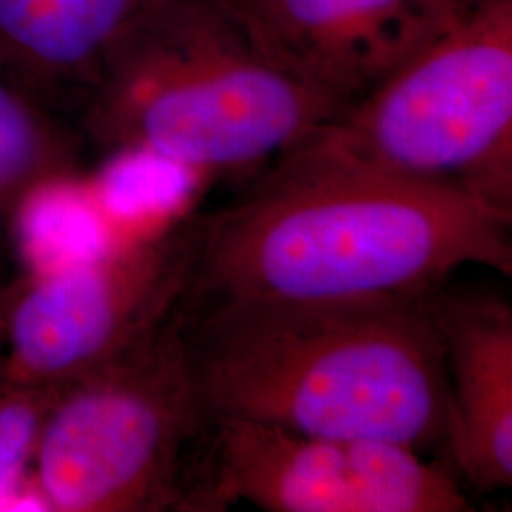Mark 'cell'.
Listing matches in <instances>:
<instances>
[{"mask_svg": "<svg viewBox=\"0 0 512 512\" xmlns=\"http://www.w3.org/2000/svg\"><path fill=\"white\" fill-rule=\"evenodd\" d=\"M511 226L458 190L294 147L239 200L194 217L181 304L421 300L463 266L509 277Z\"/></svg>", "mask_w": 512, "mask_h": 512, "instance_id": "1", "label": "cell"}, {"mask_svg": "<svg viewBox=\"0 0 512 512\" xmlns=\"http://www.w3.org/2000/svg\"><path fill=\"white\" fill-rule=\"evenodd\" d=\"M431 298L376 304L179 306L207 418L294 433L442 446L446 366Z\"/></svg>", "mask_w": 512, "mask_h": 512, "instance_id": "2", "label": "cell"}, {"mask_svg": "<svg viewBox=\"0 0 512 512\" xmlns=\"http://www.w3.org/2000/svg\"><path fill=\"white\" fill-rule=\"evenodd\" d=\"M348 105L264 54L222 0H156L105 59L84 129L109 152L236 173L279 158Z\"/></svg>", "mask_w": 512, "mask_h": 512, "instance_id": "3", "label": "cell"}, {"mask_svg": "<svg viewBox=\"0 0 512 512\" xmlns=\"http://www.w3.org/2000/svg\"><path fill=\"white\" fill-rule=\"evenodd\" d=\"M296 147L512 217V0L456 14Z\"/></svg>", "mask_w": 512, "mask_h": 512, "instance_id": "4", "label": "cell"}, {"mask_svg": "<svg viewBox=\"0 0 512 512\" xmlns=\"http://www.w3.org/2000/svg\"><path fill=\"white\" fill-rule=\"evenodd\" d=\"M177 311L120 357L57 387L31 475L44 509L186 511L209 418Z\"/></svg>", "mask_w": 512, "mask_h": 512, "instance_id": "5", "label": "cell"}, {"mask_svg": "<svg viewBox=\"0 0 512 512\" xmlns=\"http://www.w3.org/2000/svg\"><path fill=\"white\" fill-rule=\"evenodd\" d=\"M194 217L0 293V378L59 387L145 340L183 302Z\"/></svg>", "mask_w": 512, "mask_h": 512, "instance_id": "6", "label": "cell"}, {"mask_svg": "<svg viewBox=\"0 0 512 512\" xmlns=\"http://www.w3.org/2000/svg\"><path fill=\"white\" fill-rule=\"evenodd\" d=\"M236 503L270 512L475 511L458 478L412 448L209 418L186 511Z\"/></svg>", "mask_w": 512, "mask_h": 512, "instance_id": "7", "label": "cell"}, {"mask_svg": "<svg viewBox=\"0 0 512 512\" xmlns=\"http://www.w3.org/2000/svg\"><path fill=\"white\" fill-rule=\"evenodd\" d=\"M287 71L353 101L454 18L435 0H222Z\"/></svg>", "mask_w": 512, "mask_h": 512, "instance_id": "8", "label": "cell"}, {"mask_svg": "<svg viewBox=\"0 0 512 512\" xmlns=\"http://www.w3.org/2000/svg\"><path fill=\"white\" fill-rule=\"evenodd\" d=\"M446 366L444 442L480 492L512 486V308L490 294H433Z\"/></svg>", "mask_w": 512, "mask_h": 512, "instance_id": "9", "label": "cell"}, {"mask_svg": "<svg viewBox=\"0 0 512 512\" xmlns=\"http://www.w3.org/2000/svg\"><path fill=\"white\" fill-rule=\"evenodd\" d=\"M156 0H0V69L54 105L84 99L112 48Z\"/></svg>", "mask_w": 512, "mask_h": 512, "instance_id": "10", "label": "cell"}, {"mask_svg": "<svg viewBox=\"0 0 512 512\" xmlns=\"http://www.w3.org/2000/svg\"><path fill=\"white\" fill-rule=\"evenodd\" d=\"M78 141L38 97L0 69V245L21 209L78 173Z\"/></svg>", "mask_w": 512, "mask_h": 512, "instance_id": "11", "label": "cell"}, {"mask_svg": "<svg viewBox=\"0 0 512 512\" xmlns=\"http://www.w3.org/2000/svg\"><path fill=\"white\" fill-rule=\"evenodd\" d=\"M57 387L0 380V509L31 486L42 427Z\"/></svg>", "mask_w": 512, "mask_h": 512, "instance_id": "12", "label": "cell"}, {"mask_svg": "<svg viewBox=\"0 0 512 512\" xmlns=\"http://www.w3.org/2000/svg\"><path fill=\"white\" fill-rule=\"evenodd\" d=\"M494 2H499V0H454V6L458 10V14H461V12H471L476 8H484V6L494 4Z\"/></svg>", "mask_w": 512, "mask_h": 512, "instance_id": "13", "label": "cell"}, {"mask_svg": "<svg viewBox=\"0 0 512 512\" xmlns=\"http://www.w3.org/2000/svg\"><path fill=\"white\" fill-rule=\"evenodd\" d=\"M439 6H442L448 14H458L456 6H454V0H435Z\"/></svg>", "mask_w": 512, "mask_h": 512, "instance_id": "14", "label": "cell"}]
</instances>
